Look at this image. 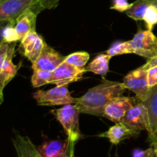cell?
<instances>
[{
	"instance_id": "cell-1",
	"label": "cell",
	"mask_w": 157,
	"mask_h": 157,
	"mask_svg": "<svg viewBox=\"0 0 157 157\" xmlns=\"http://www.w3.org/2000/svg\"><path fill=\"white\" fill-rule=\"evenodd\" d=\"M126 89L124 83L103 78L101 84L89 89L82 97L77 98L75 104L80 113L104 117L106 105L114 98L121 96Z\"/></svg>"
},
{
	"instance_id": "cell-2",
	"label": "cell",
	"mask_w": 157,
	"mask_h": 157,
	"mask_svg": "<svg viewBox=\"0 0 157 157\" xmlns=\"http://www.w3.org/2000/svg\"><path fill=\"white\" fill-rule=\"evenodd\" d=\"M65 131L67 138L76 144L81 137L79 127L80 111L75 104H66L61 108L52 110Z\"/></svg>"
},
{
	"instance_id": "cell-3",
	"label": "cell",
	"mask_w": 157,
	"mask_h": 157,
	"mask_svg": "<svg viewBox=\"0 0 157 157\" xmlns=\"http://www.w3.org/2000/svg\"><path fill=\"white\" fill-rule=\"evenodd\" d=\"M33 98L40 106H57L75 104L77 98L71 95L67 86H56L48 90H37Z\"/></svg>"
},
{
	"instance_id": "cell-4",
	"label": "cell",
	"mask_w": 157,
	"mask_h": 157,
	"mask_svg": "<svg viewBox=\"0 0 157 157\" xmlns=\"http://www.w3.org/2000/svg\"><path fill=\"white\" fill-rule=\"evenodd\" d=\"M129 41L133 54L147 59L157 55V37L152 31L139 30Z\"/></svg>"
},
{
	"instance_id": "cell-5",
	"label": "cell",
	"mask_w": 157,
	"mask_h": 157,
	"mask_svg": "<svg viewBox=\"0 0 157 157\" xmlns=\"http://www.w3.org/2000/svg\"><path fill=\"white\" fill-rule=\"evenodd\" d=\"M124 84L126 88L135 94L140 102L147 100L151 90L147 82V71L142 66L127 74L124 78Z\"/></svg>"
},
{
	"instance_id": "cell-6",
	"label": "cell",
	"mask_w": 157,
	"mask_h": 157,
	"mask_svg": "<svg viewBox=\"0 0 157 157\" xmlns=\"http://www.w3.org/2000/svg\"><path fill=\"white\" fill-rule=\"evenodd\" d=\"M38 2L39 0H4L0 2V21H14L29 9H36L41 12Z\"/></svg>"
},
{
	"instance_id": "cell-7",
	"label": "cell",
	"mask_w": 157,
	"mask_h": 157,
	"mask_svg": "<svg viewBox=\"0 0 157 157\" xmlns=\"http://www.w3.org/2000/svg\"><path fill=\"white\" fill-rule=\"evenodd\" d=\"M86 68H80L63 61L55 71H52L50 84L56 86H67L69 84L79 81L82 78Z\"/></svg>"
},
{
	"instance_id": "cell-8",
	"label": "cell",
	"mask_w": 157,
	"mask_h": 157,
	"mask_svg": "<svg viewBox=\"0 0 157 157\" xmlns=\"http://www.w3.org/2000/svg\"><path fill=\"white\" fill-rule=\"evenodd\" d=\"M19 45V52L32 63L35 62L46 45L44 38L36 31L29 32L22 39Z\"/></svg>"
},
{
	"instance_id": "cell-9",
	"label": "cell",
	"mask_w": 157,
	"mask_h": 157,
	"mask_svg": "<svg viewBox=\"0 0 157 157\" xmlns=\"http://www.w3.org/2000/svg\"><path fill=\"white\" fill-rule=\"evenodd\" d=\"M75 144L68 138L64 140H48L38 147V150L44 157H75Z\"/></svg>"
},
{
	"instance_id": "cell-10",
	"label": "cell",
	"mask_w": 157,
	"mask_h": 157,
	"mask_svg": "<svg viewBox=\"0 0 157 157\" xmlns=\"http://www.w3.org/2000/svg\"><path fill=\"white\" fill-rule=\"evenodd\" d=\"M120 122L140 132L142 130L147 131L149 128V117L147 107L144 103L140 102L134 104L126 113Z\"/></svg>"
},
{
	"instance_id": "cell-11",
	"label": "cell",
	"mask_w": 157,
	"mask_h": 157,
	"mask_svg": "<svg viewBox=\"0 0 157 157\" xmlns=\"http://www.w3.org/2000/svg\"><path fill=\"white\" fill-rule=\"evenodd\" d=\"M136 99V98L123 97L122 95L114 98L106 105L104 117L112 122H120L126 113L134 105Z\"/></svg>"
},
{
	"instance_id": "cell-12",
	"label": "cell",
	"mask_w": 157,
	"mask_h": 157,
	"mask_svg": "<svg viewBox=\"0 0 157 157\" xmlns=\"http://www.w3.org/2000/svg\"><path fill=\"white\" fill-rule=\"evenodd\" d=\"M64 58L65 57L46 44L38 59L32 63V68L33 71L44 70L52 72L64 61Z\"/></svg>"
},
{
	"instance_id": "cell-13",
	"label": "cell",
	"mask_w": 157,
	"mask_h": 157,
	"mask_svg": "<svg viewBox=\"0 0 157 157\" xmlns=\"http://www.w3.org/2000/svg\"><path fill=\"white\" fill-rule=\"evenodd\" d=\"M144 104L147 107L149 117L148 140L152 144L157 140V85L152 87L150 94Z\"/></svg>"
},
{
	"instance_id": "cell-14",
	"label": "cell",
	"mask_w": 157,
	"mask_h": 157,
	"mask_svg": "<svg viewBox=\"0 0 157 157\" xmlns=\"http://www.w3.org/2000/svg\"><path fill=\"white\" fill-rule=\"evenodd\" d=\"M140 132L138 130L130 128L128 126L125 125L121 122L116 123V124L112 126L106 132L100 133L98 137L107 138L113 145H117L124 140L129 139L130 137L136 136Z\"/></svg>"
},
{
	"instance_id": "cell-15",
	"label": "cell",
	"mask_w": 157,
	"mask_h": 157,
	"mask_svg": "<svg viewBox=\"0 0 157 157\" xmlns=\"http://www.w3.org/2000/svg\"><path fill=\"white\" fill-rule=\"evenodd\" d=\"M40 11L36 9H29L20 15L15 21V28L21 41L29 32L35 31L37 15Z\"/></svg>"
},
{
	"instance_id": "cell-16",
	"label": "cell",
	"mask_w": 157,
	"mask_h": 157,
	"mask_svg": "<svg viewBox=\"0 0 157 157\" xmlns=\"http://www.w3.org/2000/svg\"><path fill=\"white\" fill-rule=\"evenodd\" d=\"M12 141L18 157H44L28 136L15 133Z\"/></svg>"
},
{
	"instance_id": "cell-17",
	"label": "cell",
	"mask_w": 157,
	"mask_h": 157,
	"mask_svg": "<svg viewBox=\"0 0 157 157\" xmlns=\"http://www.w3.org/2000/svg\"><path fill=\"white\" fill-rule=\"evenodd\" d=\"M15 45L16 43H13L7 58H6L0 69V85L3 90L6 86L15 78L20 67V64H15L12 61V58L15 54Z\"/></svg>"
},
{
	"instance_id": "cell-18",
	"label": "cell",
	"mask_w": 157,
	"mask_h": 157,
	"mask_svg": "<svg viewBox=\"0 0 157 157\" xmlns=\"http://www.w3.org/2000/svg\"><path fill=\"white\" fill-rule=\"evenodd\" d=\"M112 57L107 54L98 55L86 67L87 71L93 72L95 75H101L103 78L107 75L109 71V62Z\"/></svg>"
},
{
	"instance_id": "cell-19",
	"label": "cell",
	"mask_w": 157,
	"mask_h": 157,
	"mask_svg": "<svg viewBox=\"0 0 157 157\" xmlns=\"http://www.w3.org/2000/svg\"><path fill=\"white\" fill-rule=\"evenodd\" d=\"M148 6L149 4L145 0H136L132 3L130 9L126 12V14L135 21L143 20Z\"/></svg>"
},
{
	"instance_id": "cell-20",
	"label": "cell",
	"mask_w": 157,
	"mask_h": 157,
	"mask_svg": "<svg viewBox=\"0 0 157 157\" xmlns=\"http://www.w3.org/2000/svg\"><path fill=\"white\" fill-rule=\"evenodd\" d=\"M90 59V55L86 52H78L71 53L65 57L64 61L66 63L75 66V67L83 68Z\"/></svg>"
},
{
	"instance_id": "cell-21",
	"label": "cell",
	"mask_w": 157,
	"mask_h": 157,
	"mask_svg": "<svg viewBox=\"0 0 157 157\" xmlns=\"http://www.w3.org/2000/svg\"><path fill=\"white\" fill-rule=\"evenodd\" d=\"M106 54L110 57L117 56V55H126V54H133L130 41H116L111 44L107 49Z\"/></svg>"
},
{
	"instance_id": "cell-22",
	"label": "cell",
	"mask_w": 157,
	"mask_h": 157,
	"mask_svg": "<svg viewBox=\"0 0 157 157\" xmlns=\"http://www.w3.org/2000/svg\"><path fill=\"white\" fill-rule=\"evenodd\" d=\"M52 71L44 70H34L32 76V84L34 87H39L45 84H50L52 78Z\"/></svg>"
},
{
	"instance_id": "cell-23",
	"label": "cell",
	"mask_w": 157,
	"mask_h": 157,
	"mask_svg": "<svg viewBox=\"0 0 157 157\" xmlns=\"http://www.w3.org/2000/svg\"><path fill=\"white\" fill-rule=\"evenodd\" d=\"M15 21H11L3 29V41L7 43H16L20 41L15 28Z\"/></svg>"
},
{
	"instance_id": "cell-24",
	"label": "cell",
	"mask_w": 157,
	"mask_h": 157,
	"mask_svg": "<svg viewBox=\"0 0 157 157\" xmlns=\"http://www.w3.org/2000/svg\"><path fill=\"white\" fill-rule=\"evenodd\" d=\"M144 20L146 23L147 30L152 31L157 25V9L152 5H149L144 15Z\"/></svg>"
},
{
	"instance_id": "cell-25",
	"label": "cell",
	"mask_w": 157,
	"mask_h": 157,
	"mask_svg": "<svg viewBox=\"0 0 157 157\" xmlns=\"http://www.w3.org/2000/svg\"><path fill=\"white\" fill-rule=\"evenodd\" d=\"M132 3H129L127 0H113V5L110 9H113L117 12H127L131 6Z\"/></svg>"
},
{
	"instance_id": "cell-26",
	"label": "cell",
	"mask_w": 157,
	"mask_h": 157,
	"mask_svg": "<svg viewBox=\"0 0 157 157\" xmlns=\"http://www.w3.org/2000/svg\"><path fill=\"white\" fill-rule=\"evenodd\" d=\"M133 157H156V152L153 147L147 149V150H141V149H135L132 153Z\"/></svg>"
},
{
	"instance_id": "cell-27",
	"label": "cell",
	"mask_w": 157,
	"mask_h": 157,
	"mask_svg": "<svg viewBox=\"0 0 157 157\" xmlns=\"http://www.w3.org/2000/svg\"><path fill=\"white\" fill-rule=\"evenodd\" d=\"M12 44L13 43H7L5 41L2 43L1 46H0V69H1L6 58H7Z\"/></svg>"
},
{
	"instance_id": "cell-28",
	"label": "cell",
	"mask_w": 157,
	"mask_h": 157,
	"mask_svg": "<svg viewBox=\"0 0 157 157\" xmlns=\"http://www.w3.org/2000/svg\"><path fill=\"white\" fill-rule=\"evenodd\" d=\"M147 82L150 88L157 85V66L147 71Z\"/></svg>"
},
{
	"instance_id": "cell-29",
	"label": "cell",
	"mask_w": 157,
	"mask_h": 157,
	"mask_svg": "<svg viewBox=\"0 0 157 157\" xmlns=\"http://www.w3.org/2000/svg\"><path fill=\"white\" fill-rule=\"evenodd\" d=\"M61 0H39L38 6L41 11L44 9H52L57 7Z\"/></svg>"
},
{
	"instance_id": "cell-30",
	"label": "cell",
	"mask_w": 157,
	"mask_h": 157,
	"mask_svg": "<svg viewBox=\"0 0 157 157\" xmlns=\"http://www.w3.org/2000/svg\"><path fill=\"white\" fill-rule=\"evenodd\" d=\"M157 66V55L154 58H152L150 59H148V61H147L145 64L142 65V67L146 71H148L149 69H150L151 67H156Z\"/></svg>"
},
{
	"instance_id": "cell-31",
	"label": "cell",
	"mask_w": 157,
	"mask_h": 157,
	"mask_svg": "<svg viewBox=\"0 0 157 157\" xmlns=\"http://www.w3.org/2000/svg\"><path fill=\"white\" fill-rule=\"evenodd\" d=\"M14 21H15V20H14ZM10 21V20H2V21H0V46H1L2 43L3 42V29L6 27V25H7Z\"/></svg>"
},
{
	"instance_id": "cell-32",
	"label": "cell",
	"mask_w": 157,
	"mask_h": 157,
	"mask_svg": "<svg viewBox=\"0 0 157 157\" xmlns=\"http://www.w3.org/2000/svg\"><path fill=\"white\" fill-rule=\"evenodd\" d=\"M149 5H152L157 9V0H145Z\"/></svg>"
},
{
	"instance_id": "cell-33",
	"label": "cell",
	"mask_w": 157,
	"mask_h": 157,
	"mask_svg": "<svg viewBox=\"0 0 157 157\" xmlns=\"http://www.w3.org/2000/svg\"><path fill=\"white\" fill-rule=\"evenodd\" d=\"M3 100H4V98H3V89L2 88L1 85H0V105L3 103Z\"/></svg>"
},
{
	"instance_id": "cell-34",
	"label": "cell",
	"mask_w": 157,
	"mask_h": 157,
	"mask_svg": "<svg viewBox=\"0 0 157 157\" xmlns=\"http://www.w3.org/2000/svg\"><path fill=\"white\" fill-rule=\"evenodd\" d=\"M152 147H153V149H154L155 152H156V157H157V140L156 141V142L153 143V144H152Z\"/></svg>"
},
{
	"instance_id": "cell-35",
	"label": "cell",
	"mask_w": 157,
	"mask_h": 157,
	"mask_svg": "<svg viewBox=\"0 0 157 157\" xmlns=\"http://www.w3.org/2000/svg\"><path fill=\"white\" fill-rule=\"evenodd\" d=\"M2 1H4V0H0V2H2Z\"/></svg>"
}]
</instances>
